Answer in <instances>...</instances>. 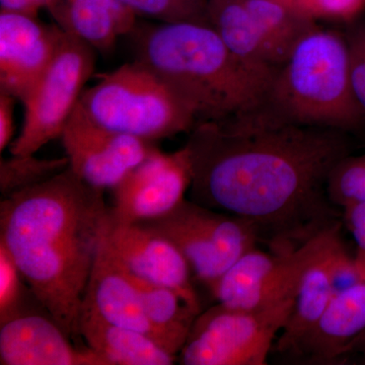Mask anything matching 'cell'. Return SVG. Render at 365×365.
<instances>
[{"instance_id":"cell-33","label":"cell","mask_w":365,"mask_h":365,"mask_svg":"<svg viewBox=\"0 0 365 365\" xmlns=\"http://www.w3.org/2000/svg\"><path fill=\"white\" fill-rule=\"evenodd\" d=\"M275 1L281 2V4H287L288 6H292L294 9L297 0H275Z\"/></svg>"},{"instance_id":"cell-11","label":"cell","mask_w":365,"mask_h":365,"mask_svg":"<svg viewBox=\"0 0 365 365\" xmlns=\"http://www.w3.org/2000/svg\"><path fill=\"white\" fill-rule=\"evenodd\" d=\"M191 185V165L185 148L165 153L155 148L113 189L115 223H140L168 215L184 200Z\"/></svg>"},{"instance_id":"cell-1","label":"cell","mask_w":365,"mask_h":365,"mask_svg":"<svg viewBox=\"0 0 365 365\" xmlns=\"http://www.w3.org/2000/svg\"><path fill=\"white\" fill-rule=\"evenodd\" d=\"M185 148L190 200L246 220L272 253L294 252L343 222L328 181L352 155L347 132L295 123L265 101L235 116L198 122Z\"/></svg>"},{"instance_id":"cell-15","label":"cell","mask_w":365,"mask_h":365,"mask_svg":"<svg viewBox=\"0 0 365 365\" xmlns=\"http://www.w3.org/2000/svg\"><path fill=\"white\" fill-rule=\"evenodd\" d=\"M365 331V281L334 294L321 318L290 359L338 364Z\"/></svg>"},{"instance_id":"cell-17","label":"cell","mask_w":365,"mask_h":365,"mask_svg":"<svg viewBox=\"0 0 365 365\" xmlns=\"http://www.w3.org/2000/svg\"><path fill=\"white\" fill-rule=\"evenodd\" d=\"M341 240L339 230L304 271L295 292L292 313L274 343L272 353L290 359L328 307L334 297L331 266Z\"/></svg>"},{"instance_id":"cell-12","label":"cell","mask_w":365,"mask_h":365,"mask_svg":"<svg viewBox=\"0 0 365 365\" xmlns=\"http://www.w3.org/2000/svg\"><path fill=\"white\" fill-rule=\"evenodd\" d=\"M104 248L126 272L178 292L197 314L202 312L188 262L167 237L138 223H115Z\"/></svg>"},{"instance_id":"cell-34","label":"cell","mask_w":365,"mask_h":365,"mask_svg":"<svg viewBox=\"0 0 365 365\" xmlns=\"http://www.w3.org/2000/svg\"><path fill=\"white\" fill-rule=\"evenodd\" d=\"M299 0H297V2H295V4H297V2H299ZM295 4H294V6H295Z\"/></svg>"},{"instance_id":"cell-22","label":"cell","mask_w":365,"mask_h":365,"mask_svg":"<svg viewBox=\"0 0 365 365\" xmlns=\"http://www.w3.org/2000/svg\"><path fill=\"white\" fill-rule=\"evenodd\" d=\"M242 1L260 26L281 66L297 43L317 26L314 21L275 0Z\"/></svg>"},{"instance_id":"cell-26","label":"cell","mask_w":365,"mask_h":365,"mask_svg":"<svg viewBox=\"0 0 365 365\" xmlns=\"http://www.w3.org/2000/svg\"><path fill=\"white\" fill-rule=\"evenodd\" d=\"M328 194L336 206L344 209L365 200V153L341 160L329 178Z\"/></svg>"},{"instance_id":"cell-23","label":"cell","mask_w":365,"mask_h":365,"mask_svg":"<svg viewBox=\"0 0 365 365\" xmlns=\"http://www.w3.org/2000/svg\"><path fill=\"white\" fill-rule=\"evenodd\" d=\"M69 167L68 158H40L35 155H14L0 160L1 199L19 193L63 172Z\"/></svg>"},{"instance_id":"cell-6","label":"cell","mask_w":365,"mask_h":365,"mask_svg":"<svg viewBox=\"0 0 365 365\" xmlns=\"http://www.w3.org/2000/svg\"><path fill=\"white\" fill-rule=\"evenodd\" d=\"M294 297L257 309L216 304L196 317L178 361L182 365H264Z\"/></svg>"},{"instance_id":"cell-25","label":"cell","mask_w":365,"mask_h":365,"mask_svg":"<svg viewBox=\"0 0 365 365\" xmlns=\"http://www.w3.org/2000/svg\"><path fill=\"white\" fill-rule=\"evenodd\" d=\"M28 294H34L32 290L6 246L0 242V325L32 313L26 304Z\"/></svg>"},{"instance_id":"cell-28","label":"cell","mask_w":365,"mask_h":365,"mask_svg":"<svg viewBox=\"0 0 365 365\" xmlns=\"http://www.w3.org/2000/svg\"><path fill=\"white\" fill-rule=\"evenodd\" d=\"M344 36L349 52L353 93L365 113V23L353 26Z\"/></svg>"},{"instance_id":"cell-20","label":"cell","mask_w":365,"mask_h":365,"mask_svg":"<svg viewBox=\"0 0 365 365\" xmlns=\"http://www.w3.org/2000/svg\"><path fill=\"white\" fill-rule=\"evenodd\" d=\"M79 333L108 365H172L178 361L150 336L112 325L88 309H81Z\"/></svg>"},{"instance_id":"cell-3","label":"cell","mask_w":365,"mask_h":365,"mask_svg":"<svg viewBox=\"0 0 365 365\" xmlns=\"http://www.w3.org/2000/svg\"><path fill=\"white\" fill-rule=\"evenodd\" d=\"M135 60L182 98L198 122L217 121L267 100L273 78L235 57L205 23L134 30Z\"/></svg>"},{"instance_id":"cell-2","label":"cell","mask_w":365,"mask_h":365,"mask_svg":"<svg viewBox=\"0 0 365 365\" xmlns=\"http://www.w3.org/2000/svg\"><path fill=\"white\" fill-rule=\"evenodd\" d=\"M112 225L104 191L69 167L0 202V242L43 309L74 343L91 271Z\"/></svg>"},{"instance_id":"cell-14","label":"cell","mask_w":365,"mask_h":365,"mask_svg":"<svg viewBox=\"0 0 365 365\" xmlns=\"http://www.w3.org/2000/svg\"><path fill=\"white\" fill-rule=\"evenodd\" d=\"M1 365H108L88 346L78 347L48 314H21L0 325Z\"/></svg>"},{"instance_id":"cell-5","label":"cell","mask_w":365,"mask_h":365,"mask_svg":"<svg viewBox=\"0 0 365 365\" xmlns=\"http://www.w3.org/2000/svg\"><path fill=\"white\" fill-rule=\"evenodd\" d=\"M76 110L102 128L153 143L189 133L197 123L172 88L136 60L98 76Z\"/></svg>"},{"instance_id":"cell-7","label":"cell","mask_w":365,"mask_h":365,"mask_svg":"<svg viewBox=\"0 0 365 365\" xmlns=\"http://www.w3.org/2000/svg\"><path fill=\"white\" fill-rule=\"evenodd\" d=\"M138 225L169 239L188 262L194 279L207 289L259 245L246 220L184 199L168 215Z\"/></svg>"},{"instance_id":"cell-10","label":"cell","mask_w":365,"mask_h":365,"mask_svg":"<svg viewBox=\"0 0 365 365\" xmlns=\"http://www.w3.org/2000/svg\"><path fill=\"white\" fill-rule=\"evenodd\" d=\"M60 139L69 169L101 191L116 188L155 146L136 137L102 128L76 110Z\"/></svg>"},{"instance_id":"cell-29","label":"cell","mask_w":365,"mask_h":365,"mask_svg":"<svg viewBox=\"0 0 365 365\" xmlns=\"http://www.w3.org/2000/svg\"><path fill=\"white\" fill-rule=\"evenodd\" d=\"M343 223L354 239L355 259L365 275V200L350 204L343 209Z\"/></svg>"},{"instance_id":"cell-27","label":"cell","mask_w":365,"mask_h":365,"mask_svg":"<svg viewBox=\"0 0 365 365\" xmlns=\"http://www.w3.org/2000/svg\"><path fill=\"white\" fill-rule=\"evenodd\" d=\"M365 9V0H299L294 9L302 16L316 21H350Z\"/></svg>"},{"instance_id":"cell-9","label":"cell","mask_w":365,"mask_h":365,"mask_svg":"<svg viewBox=\"0 0 365 365\" xmlns=\"http://www.w3.org/2000/svg\"><path fill=\"white\" fill-rule=\"evenodd\" d=\"M342 225L321 232L290 253L275 254L258 247L250 250L208 290L218 304L235 309H263L292 299L306 269Z\"/></svg>"},{"instance_id":"cell-30","label":"cell","mask_w":365,"mask_h":365,"mask_svg":"<svg viewBox=\"0 0 365 365\" xmlns=\"http://www.w3.org/2000/svg\"><path fill=\"white\" fill-rule=\"evenodd\" d=\"M16 98L6 93L0 91V151L11 146L14 140V109Z\"/></svg>"},{"instance_id":"cell-32","label":"cell","mask_w":365,"mask_h":365,"mask_svg":"<svg viewBox=\"0 0 365 365\" xmlns=\"http://www.w3.org/2000/svg\"><path fill=\"white\" fill-rule=\"evenodd\" d=\"M351 352H361L365 355V331L353 342L348 354Z\"/></svg>"},{"instance_id":"cell-19","label":"cell","mask_w":365,"mask_h":365,"mask_svg":"<svg viewBox=\"0 0 365 365\" xmlns=\"http://www.w3.org/2000/svg\"><path fill=\"white\" fill-rule=\"evenodd\" d=\"M207 21L235 57L275 78L280 63L242 0H208Z\"/></svg>"},{"instance_id":"cell-4","label":"cell","mask_w":365,"mask_h":365,"mask_svg":"<svg viewBox=\"0 0 365 365\" xmlns=\"http://www.w3.org/2000/svg\"><path fill=\"white\" fill-rule=\"evenodd\" d=\"M267 102L295 123L351 133L365 122L350 78L343 34L314 26L281 66Z\"/></svg>"},{"instance_id":"cell-16","label":"cell","mask_w":365,"mask_h":365,"mask_svg":"<svg viewBox=\"0 0 365 365\" xmlns=\"http://www.w3.org/2000/svg\"><path fill=\"white\" fill-rule=\"evenodd\" d=\"M81 309L93 312L112 325L131 329L157 341L138 290L128 274L106 251L104 242L91 271Z\"/></svg>"},{"instance_id":"cell-24","label":"cell","mask_w":365,"mask_h":365,"mask_svg":"<svg viewBox=\"0 0 365 365\" xmlns=\"http://www.w3.org/2000/svg\"><path fill=\"white\" fill-rule=\"evenodd\" d=\"M134 16L158 24L205 23L208 0H119Z\"/></svg>"},{"instance_id":"cell-31","label":"cell","mask_w":365,"mask_h":365,"mask_svg":"<svg viewBox=\"0 0 365 365\" xmlns=\"http://www.w3.org/2000/svg\"><path fill=\"white\" fill-rule=\"evenodd\" d=\"M55 0H0V11L38 16L42 9H49Z\"/></svg>"},{"instance_id":"cell-21","label":"cell","mask_w":365,"mask_h":365,"mask_svg":"<svg viewBox=\"0 0 365 365\" xmlns=\"http://www.w3.org/2000/svg\"><path fill=\"white\" fill-rule=\"evenodd\" d=\"M126 273L138 290L144 312L155 331L158 344L170 354L179 357L199 314L175 290Z\"/></svg>"},{"instance_id":"cell-18","label":"cell","mask_w":365,"mask_h":365,"mask_svg":"<svg viewBox=\"0 0 365 365\" xmlns=\"http://www.w3.org/2000/svg\"><path fill=\"white\" fill-rule=\"evenodd\" d=\"M48 11L64 32L98 52L110 51L137 26V16L119 0H55Z\"/></svg>"},{"instance_id":"cell-8","label":"cell","mask_w":365,"mask_h":365,"mask_svg":"<svg viewBox=\"0 0 365 365\" xmlns=\"http://www.w3.org/2000/svg\"><path fill=\"white\" fill-rule=\"evenodd\" d=\"M95 52L90 45L64 34L51 63L21 101L25 115L21 131L9 146L11 155H36L60 138L95 71Z\"/></svg>"},{"instance_id":"cell-13","label":"cell","mask_w":365,"mask_h":365,"mask_svg":"<svg viewBox=\"0 0 365 365\" xmlns=\"http://www.w3.org/2000/svg\"><path fill=\"white\" fill-rule=\"evenodd\" d=\"M64 34L38 16L0 11V91L21 102L51 63Z\"/></svg>"}]
</instances>
